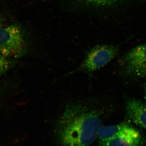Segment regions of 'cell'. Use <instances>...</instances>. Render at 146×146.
Segmentation results:
<instances>
[{
	"instance_id": "7a4b0ae2",
	"label": "cell",
	"mask_w": 146,
	"mask_h": 146,
	"mask_svg": "<svg viewBox=\"0 0 146 146\" xmlns=\"http://www.w3.org/2000/svg\"><path fill=\"white\" fill-rule=\"evenodd\" d=\"M25 37L23 29L16 24L0 27V54L18 58L26 52Z\"/></svg>"
},
{
	"instance_id": "ba28073f",
	"label": "cell",
	"mask_w": 146,
	"mask_h": 146,
	"mask_svg": "<svg viewBox=\"0 0 146 146\" xmlns=\"http://www.w3.org/2000/svg\"><path fill=\"white\" fill-rule=\"evenodd\" d=\"M89 5L97 7H108L122 2L126 0H80Z\"/></svg>"
},
{
	"instance_id": "5b68a950",
	"label": "cell",
	"mask_w": 146,
	"mask_h": 146,
	"mask_svg": "<svg viewBox=\"0 0 146 146\" xmlns=\"http://www.w3.org/2000/svg\"><path fill=\"white\" fill-rule=\"evenodd\" d=\"M146 145V136L137 129L116 138L99 143V146H143Z\"/></svg>"
},
{
	"instance_id": "30bf717a",
	"label": "cell",
	"mask_w": 146,
	"mask_h": 146,
	"mask_svg": "<svg viewBox=\"0 0 146 146\" xmlns=\"http://www.w3.org/2000/svg\"><path fill=\"white\" fill-rule=\"evenodd\" d=\"M144 96H145V103L146 104V82L144 85Z\"/></svg>"
},
{
	"instance_id": "277c9868",
	"label": "cell",
	"mask_w": 146,
	"mask_h": 146,
	"mask_svg": "<svg viewBox=\"0 0 146 146\" xmlns=\"http://www.w3.org/2000/svg\"><path fill=\"white\" fill-rule=\"evenodd\" d=\"M119 46L112 45H102L91 48L81 64L80 70L91 72L107 65L119 52Z\"/></svg>"
},
{
	"instance_id": "8992f818",
	"label": "cell",
	"mask_w": 146,
	"mask_h": 146,
	"mask_svg": "<svg viewBox=\"0 0 146 146\" xmlns=\"http://www.w3.org/2000/svg\"><path fill=\"white\" fill-rule=\"evenodd\" d=\"M125 110L131 121L146 129L145 103L136 99H130L126 103Z\"/></svg>"
},
{
	"instance_id": "52a82bcc",
	"label": "cell",
	"mask_w": 146,
	"mask_h": 146,
	"mask_svg": "<svg viewBox=\"0 0 146 146\" xmlns=\"http://www.w3.org/2000/svg\"><path fill=\"white\" fill-rule=\"evenodd\" d=\"M136 129L126 123L103 126L99 130L98 138L99 143H102L131 132Z\"/></svg>"
},
{
	"instance_id": "3957f363",
	"label": "cell",
	"mask_w": 146,
	"mask_h": 146,
	"mask_svg": "<svg viewBox=\"0 0 146 146\" xmlns=\"http://www.w3.org/2000/svg\"><path fill=\"white\" fill-rule=\"evenodd\" d=\"M123 74L129 78L139 79L146 76V43L131 49L121 62Z\"/></svg>"
},
{
	"instance_id": "9c48e42d",
	"label": "cell",
	"mask_w": 146,
	"mask_h": 146,
	"mask_svg": "<svg viewBox=\"0 0 146 146\" xmlns=\"http://www.w3.org/2000/svg\"><path fill=\"white\" fill-rule=\"evenodd\" d=\"M14 65V60L0 54V76L6 73Z\"/></svg>"
},
{
	"instance_id": "6da1fadb",
	"label": "cell",
	"mask_w": 146,
	"mask_h": 146,
	"mask_svg": "<svg viewBox=\"0 0 146 146\" xmlns=\"http://www.w3.org/2000/svg\"><path fill=\"white\" fill-rule=\"evenodd\" d=\"M98 111L82 104H70L56 126L59 146H89L98 138L101 127Z\"/></svg>"
},
{
	"instance_id": "8fae6325",
	"label": "cell",
	"mask_w": 146,
	"mask_h": 146,
	"mask_svg": "<svg viewBox=\"0 0 146 146\" xmlns=\"http://www.w3.org/2000/svg\"><path fill=\"white\" fill-rule=\"evenodd\" d=\"M3 18L0 16V27L2 26L3 23Z\"/></svg>"
}]
</instances>
